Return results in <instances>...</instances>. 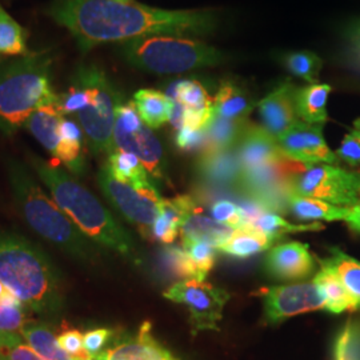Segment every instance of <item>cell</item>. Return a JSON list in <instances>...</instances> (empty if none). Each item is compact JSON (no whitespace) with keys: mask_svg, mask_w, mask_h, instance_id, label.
<instances>
[{"mask_svg":"<svg viewBox=\"0 0 360 360\" xmlns=\"http://www.w3.org/2000/svg\"><path fill=\"white\" fill-rule=\"evenodd\" d=\"M162 259H163L165 267L171 271L174 275L195 281V269H193V262L184 247L166 245L162 252Z\"/></svg>","mask_w":360,"mask_h":360,"instance_id":"36","label":"cell"},{"mask_svg":"<svg viewBox=\"0 0 360 360\" xmlns=\"http://www.w3.org/2000/svg\"><path fill=\"white\" fill-rule=\"evenodd\" d=\"M250 229L255 230V231L263 232L272 240H276L285 233H291V232L319 231V230H322L323 226L318 221L311 223V224H292L282 217L276 215L275 212L263 211L252 221Z\"/></svg>","mask_w":360,"mask_h":360,"instance_id":"32","label":"cell"},{"mask_svg":"<svg viewBox=\"0 0 360 360\" xmlns=\"http://www.w3.org/2000/svg\"><path fill=\"white\" fill-rule=\"evenodd\" d=\"M30 163L50 190L55 203L80 231L94 242L122 255L135 257V245L129 232L116 221L94 193L56 163H47L35 155L30 156Z\"/></svg>","mask_w":360,"mask_h":360,"instance_id":"3","label":"cell"},{"mask_svg":"<svg viewBox=\"0 0 360 360\" xmlns=\"http://www.w3.org/2000/svg\"><path fill=\"white\" fill-rule=\"evenodd\" d=\"M257 295L264 303L267 322H283L284 319L316 309H324V299L315 282L288 284L260 288Z\"/></svg>","mask_w":360,"mask_h":360,"instance_id":"12","label":"cell"},{"mask_svg":"<svg viewBox=\"0 0 360 360\" xmlns=\"http://www.w3.org/2000/svg\"><path fill=\"white\" fill-rule=\"evenodd\" d=\"M172 202L180 212L183 245L193 242H203L219 248L235 231L217 220L203 215L190 195H179L174 198Z\"/></svg>","mask_w":360,"mask_h":360,"instance_id":"14","label":"cell"},{"mask_svg":"<svg viewBox=\"0 0 360 360\" xmlns=\"http://www.w3.org/2000/svg\"><path fill=\"white\" fill-rule=\"evenodd\" d=\"M8 179L22 217L39 236L77 260H90L92 245L84 233L41 190L26 166L15 160L8 162Z\"/></svg>","mask_w":360,"mask_h":360,"instance_id":"5","label":"cell"},{"mask_svg":"<svg viewBox=\"0 0 360 360\" xmlns=\"http://www.w3.org/2000/svg\"><path fill=\"white\" fill-rule=\"evenodd\" d=\"M348 227L356 233H360V205L359 206L349 207L346 220Z\"/></svg>","mask_w":360,"mask_h":360,"instance_id":"46","label":"cell"},{"mask_svg":"<svg viewBox=\"0 0 360 360\" xmlns=\"http://www.w3.org/2000/svg\"><path fill=\"white\" fill-rule=\"evenodd\" d=\"M117 1H123V3H129V1H134V0H117Z\"/></svg>","mask_w":360,"mask_h":360,"instance_id":"50","label":"cell"},{"mask_svg":"<svg viewBox=\"0 0 360 360\" xmlns=\"http://www.w3.org/2000/svg\"><path fill=\"white\" fill-rule=\"evenodd\" d=\"M348 47L352 58L360 65V22L355 23L347 31Z\"/></svg>","mask_w":360,"mask_h":360,"instance_id":"45","label":"cell"},{"mask_svg":"<svg viewBox=\"0 0 360 360\" xmlns=\"http://www.w3.org/2000/svg\"><path fill=\"white\" fill-rule=\"evenodd\" d=\"M331 255L328 259L321 260L324 266L334 271L346 287L349 295L355 300L358 309H360V262L355 257H349L338 247L330 250Z\"/></svg>","mask_w":360,"mask_h":360,"instance_id":"27","label":"cell"},{"mask_svg":"<svg viewBox=\"0 0 360 360\" xmlns=\"http://www.w3.org/2000/svg\"><path fill=\"white\" fill-rule=\"evenodd\" d=\"M211 215L214 220L230 227L232 230L243 229L240 206L235 205L231 200H227V199L217 200L211 207Z\"/></svg>","mask_w":360,"mask_h":360,"instance_id":"39","label":"cell"},{"mask_svg":"<svg viewBox=\"0 0 360 360\" xmlns=\"http://www.w3.org/2000/svg\"><path fill=\"white\" fill-rule=\"evenodd\" d=\"M27 32L0 3V55L26 56L30 53L27 47Z\"/></svg>","mask_w":360,"mask_h":360,"instance_id":"31","label":"cell"},{"mask_svg":"<svg viewBox=\"0 0 360 360\" xmlns=\"http://www.w3.org/2000/svg\"><path fill=\"white\" fill-rule=\"evenodd\" d=\"M163 296L187 306L193 335L206 330H218L223 309L230 299L227 291L193 279H183L172 284Z\"/></svg>","mask_w":360,"mask_h":360,"instance_id":"11","label":"cell"},{"mask_svg":"<svg viewBox=\"0 0 360 360\" xmlns=\"http://www.w3.org/2000/svg\"><path fill=\"white\" fill-rule=\"evenodd\" d=\"M245 120H231L214 115L206 129V148L203 151H223L236 147L247 126Z\"/></svg>","mask_w":360,"mask_h":360,"instance_id":"26","label":"cell"},{"mask_svg":"<svg viewBox=\"0 0 360 360\" xmlns=\"http://www.w3.org/2000/svg\"><path fill=\"white\" fill-rule=\"evenodd\" d=\"M63 115L59 112L56 104L44 105L28 117L26 127L30 134L56 159L62 147L59 126Z\"/></svg>","mask_w":360,"mask_h":360,"instance_id":"20","label":"cell"},{"mask_svg":"<svg viewBox=\"0 0 360 360\" xmlns=\"http://www.w3.org/2000/svg\"><path fill=\"white\" fill-rule=\"evenodd\" d=\"M272 240L266 233L251 229H240L232 232L231 236L219 247L227 255L235 257H250L269 250Z\"/></svg>","mask_w":360,"mask_h":360,"instance_id":"28","label":"cell"},{"mask_svg":"<svg viewBox=\"0 0 360 360\" xmlns=\"http://www.w3.org/2000/svg\"><path fill=\"white\" fill-rule=\"evenodd\" d=\"M331 86L315 83L295 90L296 115L309 124H324L328 120L327 101Z\"/></svg>","mask_w":360,"mask_h":360,"instance_id":"21","label":"cell"},{"mask_svg":"<svg viewBox=\"0 0 360 360\" xmlns=\"http://www.w3.org/2000/svg\"><path fill=\"white\" fill-rule=\"evenodd\" d=\"M115 148L138 156L150 175L165 178L166 159L163 147L151 129L143 123L135 104L122 103L116 110L114 129Z\"/></svg>","mask_w":360,"mask_h":360,"instance_id":"10","label":"cell"},{"mask_svg":"<svg viewBox=\"0 0 360 360\" xmlns=\"http://www.w3.org/2000/svg\"><path fill=\"white\" fill-rule=\"evenodd\" d=\"M96 360H178L168 349L159 345L151 334V324L144 323L138 335L115 347L101 351Z\"/></svg>","mask_w":360,"mask_h":360,"instance_id":"18","label":"cell"},{"mask_svg":"<svg viewBox=\"0 0 360 360\" xmlns=\"http://www.w3.org/2000/svg\"><path fill=\"white\" fill-rule=\"evenodd\" d=\"M99 186L116 210L135 224L146 238H153V226L163 202L154 184L135 187L116 179L105 165L101 168Z\"/></svg>","mask_w":360,"mask_h":360,"instance_id":"9","label":"cell"},{"mask_svg":"<svg viewBox=\"0 0 360 360\" xmlns=\"http://www.w3.org/2000/svg\"><path fill=\"white\" fill-rule=\"evenodd\" d=\"M6 291H7V288H6V285H4V284L1 283V282H0V299H1V297H3V295H4V294H6Z\"/></svg>","mask_w":360,"mask_h":360,"instance_id":"47","label":"cell"},{"mask_svg":"<svg viewBox=\"0 0 360 360\" xmlns=\"http://www.w3.org/2000/svg\"><path fill=\"white\" fill-rule=\"evenodd\" d=\"M283 65L292 75L309 82V84H315L318 83L323 60L314 52L295 51L284 56Z\"/></svg>","mask_w":360,"mask_h":360,"instance_id":"34","label":"cell"},{"mask_svg":"<svg viewBox=\"0 0 360 360\" xmlns=\"http://www.w3.org/2000/svg\"><path fill=\"white\" fill-rule=\"evenodd\" d=\"M20 333L41 360H77L65 354L59 346L56 336L44 324H26Z\"/></svg>","mask_w":360,"mask_h":360,"instance_id":"29","label":"cell"},{"mask_svg":"<svg viewBox=\"0 0 360 360\" xmlns=\"http://www.w3.org/2000/svg\"><path fill=\"white\" fill-rule=\"evenodd\" d=\"M0 282L38 314L63 309L59 271L39 247L23 236L0 232Z\"/></svg>","mask_w":360,"mask_h":360,"instance_id":"2","label":"cell"},{"mask_svg":"<svg viewBox=\"0 0 360 360\" xmlns=\"http://www.w3.org/2000/svg\"><path fill=\"white\" fill-rule=\"evenodd\" d=\"M233 150L243 171L262 167L285 156L272 135L263 127L251 123H247L242 138Z\"/></svg>","mask_w":360,"mask_h":360,"instance_id":"17","label":"cell"},{"mask_svg":"<svg viewBox=\"0 0 360 360\" xmlns=\"http://www.w3.org/2000/svg\"><path fill=\"white\" fill-rule=\"evenodd\" d=\"M56 339H58L59 346L67 355L77 360H89L92 358L84 349L83 335L80 334V331L68 330V331H65L59 335Z\"/></svg>","mask_w":360,"mask_h":360,"instance_id":"41","label":"cell"},{"mask_svg":"<svg viewBox=\"0 0 360 360\" xmlns=\"http://www.w3.org/2000/svg\"><path fill=\"white\" fill-rule=\"evenodd\" d=\"M314 282L324 299L326 311L331 314H342L345 311L358 309L355 300L349 295L338 275L327 266L321 263V271L316 274Z\"/></svg>","mask_w":360,"mask_h":360,"instance_id":"24","label":"cell"},{"mask_svg":"<svg viewBox=\"0 0 360 360\" xmlns=\"http://www.w3.org/2000/svg\"><path fill=\"white\" fill-rule=\"evenodd\" d=\"M89 360H96V359H95V358H91V359H89Z\"/></svg>","mask_w":360,"mask_h":360,"instance_id":"51","label":"cell"},{"mask_svg":"<svg viewBox=\"0 0 360 360\" xmlns=\"http://www.w3.org/2000/svg\"><path fill=\"white\" fill-rule=\"evenodd\" d=\"M278 144L287 158L304 165H335L340 160L333 153L323 136V124H309L299 120L278 139Z\"/></svg>","mask_w":360,"mask_h":360,"instance_id":"13","label":"cell"},{"mask_svg":"<svg viewBox=\"0 0 360 360\" xmlns=\"http://www.w3.org/2000/svg\"><path fill=\"white\" fill-rule=\"evenodd\" d=\"M295 90L294 83L284 80L257 104L263 129L275 139L299 122L295 110Z\"/></svg>","mask_w":360,"mask_h":360,"instance_id":"15","label":"cell"},{"mask_svg":"<svg viewBox=\"0 0 360 360\" xmlns=\"http://www.w3.org/2000/svg\"><path fill=\"white\" fill-rule=\"evenodd\" d=\"M50 51L30 52L0 67V132L13 135L44 105L58 103Z\"/></svg>","mask_w":360,"mask_h":360,"instance_id":"4","label":"cell"},{"mask_svg":"<svg viewBox=\"0 0 360 360\" xmlns=\"http://www.w3.org/2000/svg\"><path fill=\"white\" fill-rule=\"evenodd\" d=\"M120 52L129 65L158 75L190 72L218 65L224 55L203 41L175 35H151L122 43Z\"/></svg>","mask_w":360,"mask_h":360,"instance_id":"6","label":"cell"},{"mask_svg":"<svg viewBox=\"0 0 360 360\" xmlns=\"http://www.w3.org/2000/svg\"><path fill=\"white\" fill-rule=\"evenodd\" d=\"M206 129H193L183 127L178 129L175 143L183 151H196L206 148Z\"/></svg>","mask_w":360,"mask_h":360,"instance_id":"43","label":"cell"},{"mask_svg":"<svg viewBox=\"0 0 360 360\" xmlns=\"http://www.w3.org/2000/svg\"><path fill=\"white\" fill-rule=\"evenodd\" d=\"M266 266L272 276L282 281L304 279L315 270L309 245L300 242L274 247L267 255Z\"/></svg>","mask_w":360,"mask_h":360,"instance_id":"16","label":"cell"},{"mask_svg":"<svg viewBox=\"0 0 360 360\" xmlns=\"http://www.w3.org/2000/svg\"><path fill=\"white\" fill-rule=\"evenodd\" d=\"M132 103L148 129H156L169 122L174 102L166 94L158 90H139L135 92Z\"/></svg>","mask_w":360,"mask_h":360,"instance_id":"22","label":"cell"},{"mask_svg":"<svg viewBox=\"0 0 360 360\" xmlns=\"http://www.w3.org/2000/svg\"><path fill=\"white\" fill-rule=\"evenodd\" d=\"M26 326V316L22 307L6 306L0 303V331L18 333Z\"/></svg>","mask_w":360,"mask_h":360,"instance_id":"42","label":"cell"},{"mask_svg":"<svg viewBox=\"0 0 360 360\" xmlns=\"http://www.w3.org/2000/svg\"><path fill=\"white\" fill-rule=\"evenodd\" d=\"M108 168L116 179L129 183L135 187H143L151 184L148 172L142 165V162L131 153L117 150L108 158Z\"/></svg>","mask_w":360,"mask_h":360,"instance_id":"30","label":"cell"},{"mask_svg":"<svg viewBox=\"0 0 360 360\" xmlns=\"http://www.w3.org/2000/svg\"><path fill=\"white\" fill-rule=\"evenodd\" d=\"M335 360H360V321H349L338 336Z\"/></svg>","mask_w":360,"mask_h":360,"instance_id":"35","label":"cell"},{"mask_svg":"<svg viewBox=\"0 0 360 360\" xmlns=\"http://www.w3.org/2000/svg\"><path fill=\"white\" fill-rule=\"evenodd\" d=\"M3 333V331H1ZM0 360H41L35 349L23 343L16 333H3Z\"/></svg>","mask_w":360,"mask_h":360,"instance_id":"38","label":"cell"},{"mask_svg":"<svg viewBox=\"0 0 360 360\" xmlns=\"http://www.w3.org/2000/svg\"><path fill=\"white\" fill-rule=\"evenodd\" d=\"M111 334L112 333L107 328H96L86 333L83 335V346L86 352L92 358L98 355L102 351V348L105 346V343L108 342Z\"/></svg>","mask_w":360,"mask_h":360,"instance_id":"44","label":"cell"},{"mask_svg":"<svg viewBox=\"0 0 360 360\" xmlns=\"http://www.w3.org/2000/svg\"><path fill=\"white\" fill-rule=\"evenodd\" d=\"M196 168L205 183L223 188L238 187L243 174V168L233 148L203 151Z\"/></svg>","mask_w":360,"mask_h":360,"instance_id":"19","label":"cell"},{"mask_svg":"<svg viewBox=\"0 0 360 360\" xmlns=\"http://www.w3.org/2000/svg\"><path fill=\"white\" fill-rule=\"evenodd\" d=\"M46 13L70 31L84 53L101 44L151 35L203 37L219 23L208 10L168 11L117 0H51Z\"/></svg>","mask_w":360,"mask_h":360,"instance_id":"1","label":"cell"},{"mask_svg":"<svg viewBox=\"0 0 360 360\" xmlns=\"http://www.w3.org/2000/svg\"><path fill=\"white\" fill-rule=\"evenodd\" d=\"M72 77L79 80L89 92L87 107L72 117L80 126L94 154H112L116 150V110L123 103L120 92L99 65H79Z\"/></svg>","mask_w":360,"mask_h":360,"instance_id":"7","label":"cell"},{"mask_svg":"<svg viewBox=\"0 0 360 360\" xmlns=\"http://www.w3.org/2000/svg\"><path fill=\"white\" fill-rule=\"evenodd\" d=\"M183 247L187 250L193 262L195 281L205 282L207 274L211 271L215 263V247L203 242H193Z\"/></svg>","mask_w":360,"mask_h":360,"instance_id":"37","label":"cell"},{"mask_svg":"<svg viewBox=\"0 0 360 360\" xmlns=\"http://www.w3.org/2000/svg\"><path fill=\"white\" fill-rule=\"evenodd\" d=\"M291 190L335 206H359L360 172L335 165H311L296 175Z\"/></svg>","mask_w":360,"mask_h":360,"instance_id":"8","label":"cell"},{"mask_svg":"<svg viewBox=\"0 0 360 360\" xmlns=\"http://www.w3.org/2000/svg\"><path fill=\"white\" fill-rule=\"evenodd\" d=\"M252 108L254 103L242 87L231 82L221 83L214 99L215 115L231 120H245Z\"/></svg>","mask_w":360,"mask_h":360,"instance_id":"25","label":"cell"},{"mask_svg":"<svg viewBox=\"0 0 360 360\" xmlns=\"http://www.w3.org/2000/svg\"><path fill=\"white\" fill-rule=\"evenodd\" d=\"M335 155L348 166L360 167V127L354 126V129L343 138Z\"/></svg>","mask_w":360,"mask_h":360,"instance_id":"40","label":"cell"},{"mask_svg":"<svg viewBox=\"0 0 360 360\" xmlns=\"http://www.w3.org/2000/svg\"><path fill=\"white\" fill-rule=\"evenodd\" d=\"M1 342H3V333L0 331V347H1Z\"/></svg>","mask_w":360,"mask_h":360,"instance_id":"49","label":"cell"},{"mask_svg":"<svg viewBox=\"0 0 360 360\" xmlns=\"http://www.w3.org/2000/svg\"><path fill=\"white\" fill-rule=\"evenodd\" d=\"M180 231V212L172 199H163L158 218L153 226V238L156 240L171 245Z\"/></svg>","mask_w":360,"mask_h":360,"instance_id":"33","label":"cell"},{"mask_svg":"<svg viewBox=\"0 0 360 360\" xmlns=\"http://www.w3.org/2000/svg\"><path fill=\"white\" fill-rule=\"evenodd\" d=\"M287 207L294 217L302 220H346L349 207L335 206L321 199L291 193L287 196Z\"/></svg>","mask_w":360,"mask_h":360,"instance_id":"23","label":"cell"},{"mask_svg":"<svg viewBox=\"0 0 360 360\" xmlns=\"http://www.w3.org/2000/svg\"><path fill=\"white\" fill-rule=\"evenodd\" d=\"M354 126H358V127H360V119H356V120L354 122Z\"/></svg>","mask_w":360,"mask_h":360,"instance_id":"48","label":"cell"}]
</instances>
